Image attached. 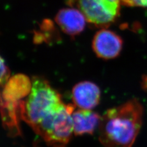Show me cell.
Wrapping results in <instances>:
<instances>
[{"label": "cell", "mask_w": 147, "mask_h": 147, "mask_svg": "<svg viewBox=\"0 0 147 147\" xmlns=\"http://www.w3.org/2000/svg\"><path fill=\"white\" fill-rule=\"evenodd\" d=\"M144 109L137 99L109 109L101 117L99 140L104 147H132L143 120Z\"/></svg>", "instance_id": "1"}, {"label": "cell", "mask_w": 147, "mask_h": 147, "mask_svg": "<svg viewBox=\"0 0 147 147\" xmlns=\"http://www.w3.org/2000/svg\"><path fill=\"white\" fill-rule=\"evenodd\" d=\"M63 104L60 94L48 81L35 77L32 80L31 90L26 100L21 101L20 116L33 129Z\"/></svg>", "instance_id": "2"}, {"label": "cell", "mask_w": 147, "mask_h": 147, "mask_svg": "<svg viewBox=\"0 0 147 147\" xmlns=\"http://www.w3.org/2000/svg\"><path fill=\"white\" fill-rule=\"evenodd\" d=\"M74 110V105L64 104L42 119L33 129L48 145L64 147L74 132L72 118Z\"/></svg>", "instance_id": "3"}, {"label": "cell", "mask_w": 147, "mask_h": 147, "mask_svg": "<svg viewBox=\"0 0 147 147\" xmlns=\"http://www.w3.org/2000/svg\"><path fill=\"white\" fill-rule=\"evenodd\" d=\"M67 3L80 10L90 24L107 26L118 17L121 0H67Z\"/></svg>", "instance_id": "4"}, {"label": "cell", "mask_w": 147, "mask_h": 147, "mask_svg": "<svg viewBox=\"0 0 147 147\" xmlns=\"http://www.w3.org/2000/svg\"><path fill=\"white\" fill-rule=\"evenodd\" d=\"M92 45L93 51L98 57L110 59L117 57L120 53L123 40L115 32L102 29L95 34Z\"/></svg>", "instance_id": "5"}, {"label": "cell", "mask_w": 147, "mask_h": 147, "mask_svg": "<svg viewBox=\"0 0 147 147\" xmlns=\"http://www.w3.org/2000/svg\"><path fill=\"white\" fill-rule=\"evenodd\" d=\"M72 96L73 103L76 107L80 109L91 110L99 104L100 91L94 83L84 81L74 86Z\"/></svg>", "instance_id": "6"}, {"label": "cell", "mask_w": 147, "mask_h": 147, "mask_svg": "<svg viewBox=\"0 0 147 147\" xmlns=\"http://www.w3.org/2000/svg\"><path fill=\"white\" fill-rule=\"evenodd\" d=\"M86 19L83 13L76 8H64L59 11L55 22L61 30L71 36L78 35L84 31Z\"/></svg>", "instance_id": "7"}, {"label": "cell", "mask_w": 147, "mask_h": 147, "mask_svg": "<svg viewBox=\"0 0 147 147\" xmlns=\"http://www.w3.org/2000/svg\"><path fill=\"white\" fill-rule=\"evenodd\" d=\"M32 82L27 76L17 74L12 77L4 85L2 92L1 100L7 102H19L20 99L29 94Z\"/></svg>", "instance_id": "8"}, {"label": "cell", "mask_w": 147, "mask_h": 147, "mask_svg": "<svg viewBox=\"0 0 147 147\" xmlns=\"http://www.w3.org/2000/svg\"><path fill=\"white\" fill-rule=\"evenodd\" d=\"M74 133L76 136L92 134L99 126L101 117L91 110L79 109L72 113Z\"/></svg>", "instance_id": "9"}, {"label": "cell", "mask_w": 147, "mask_h": 147, "mask_svg": "<svg viewBox=\"0 0 147 147\" xmlns=\"http://www.w3.org/2000/svg\"><path fill=\"white\" fill-rule=\"evenodd\" d=\"M10 79V71L9 68L4 63L3 58H1V76H0V82L2 87H4L7 82Z\"/></svg>", "instance_id": "10"}, {"label": "cell", "mask_w": 147, "mask_h": 147, "mask_svg": "<svg viewBox=\"0 0 147 147\" xmlns=\"http://www.w3.org/2000/svg\"><path fill=\"white\" fill-rule=\"evenodd\" d=\"M121 4L131 7H147V0H121Z\"/></svg>", "instance_id": "11"}, {"label": "cell", "mask_w": 147, "mask_h": 147, "mask_svg": "<svg viewBox=\"0 0 147 147\" xmlns=\"http://www.w3.org/2000/svg\"><path fill=\"white\" fill-rule=\"evenodd\" d=\"M142 86H143V88L147 91V76L144 78L143 82H142Z\"/></svg>", "instance_id": "12"}]
</instances>
